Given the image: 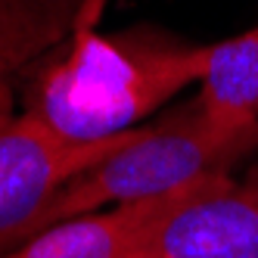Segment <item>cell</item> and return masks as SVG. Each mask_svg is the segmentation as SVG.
<instances>
[{
	"instance_id": "cell-8",
	"label": "cell",
	"mask_w": 258,
	"mask_h": 258,
	"mask_svg": "<svg viewBox=\"0 0 258 258\" xmlns=\"http://www.w3.org/2000/svg\"><path fill=\"white\" fill-rule=\"evenodd\" d=\"M13 115H16V97H13V87L7 84V78L0 75V127H4Z\"/></svg>"
},
{
	"instance_id": "cell-5",
	"label": "cell",
	"mask_w": 258,
	"mask_h": 258,
	"mask_svg": "<svg viewBox=\"0 0 258 258\" xmlns=\"http://www.w3.org/2000/svg\"><path fill=\"white\" fill-rule=\"evenodd\" d=\"M215 177L221 174L202 177L196 183H187V187L171 190L156 199L115 206L106 212H94V215H81V218L62 221V224H53L41 230L38 236L19 243L16 249L4 252L0 258H134L143 233L162 215H168L174 206L199 193Z\"/></svg>"
},
{
	"instance_id": "cell-4",
	"label": "cell",
	"mask_w": 258,
	"mask_h": 258,
	"mask_svg": "<svg viewBox=\"0 0 258 258\" xmlns=\"http://www.w3.org/2000/svg\"><path fill=\"white\" fill-rule=\"evenodd\" d=\"M134 258H258V187L215 177L162 215Z\"/></svg>"
},
{
	"instance_id": "cell-1",
	"label": "cell",
	"mask_w": 258,
	"mask_h": 258,
	"mask_svg": "<svg viewBox=\"0 0 258 258\" xmlns=\"http://www.w3.org/2000/svg\"><path fill=\"white\" fill-rule=\"evenodd\" d=\"M106 0H90L62 50L38 69L22 112L75 143H94L134 131L199 84L209 44H190L156 28L103 34L97 28Z\"/></svg>"
},
{
	"instance_id": "cell-7",
	"label": "cell",
	"mask_w": 258,
	"mask_h": 258,
	"mask_svg": "<svg viewBox=\"0 0 258 258\" xmlns=\"http://www.w3.org/2000/svg\"><path fill=\"white\" fill-rule=\"evenodd\" d=\"M90 0H0V75L69 41Z\"/></svg>"
},
{
	"instance_id": "cell-3",
	"label": "cell",
	"mask_w": 258,
	"mask_h": 258,
	"mask_svg": "<svg viewBox=\"0 0 258 258\" xmlns=\"http://www.w3.org/2000/svg\"><path fill=\"white\" fill-rule=\"evenodd\" d=\"M134 131L75 143L34 115L16 112L0 127V255L31 239L47 202L75 174L112 156Z\"/></svg>"
},
{
	"instance_id": "cell-6",
	"label": "cell",
	"mask_w": 258,
	"mask_h": 258,
	"mask_svg": "<svg viewBox=\"0 0 258 258\" xmlns=\"http://www.w3.org/2000/svg\"><path fill=\"white\" fill-rule=\"evenodd\" d=\"M196 103L206 118L227 131L258 127V25L209 44Z\"/></svg>"
},
{
	"instance_id": "cell-2",
	"label": "cell",
	"mask_w": 258,
	"mask_h": 258,
	"mask_svg": "<svg viewBox=\"0 0 258 258\" xmlns=\"http://www.w3.org/2000/svg\"><path fill=\"white\" fill-rule=\"evenodd\" d=\"M258 150V127L227 131L206 118L193 100L146 127L94 168L75 174L47 202L34 236L62 221L106 212L115 206L156 199L212 174H227L239 159Z\"/></svg>"
}]
</instances>
